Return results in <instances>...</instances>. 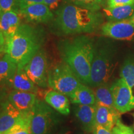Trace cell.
Masks as SVG:
<instances>
[{"label":"cell","instance_id":"obj_1","mask_svg":"<svg viewBox=\"0 0 134 134\" xmlns=\"http://www.w3.org/2000/svg\"><path fill=\"white\" fill-rule=\"evenodd\" d=\"M63 61L70 67L80 81L90 85L95 46L86 36L63 41L60 46Z\"/></svg>","mask_w":134,"mask_h":134},{"label":"cell","instance_id":"obj_2","mask_svg":"<svg viewBox=\"0 0 134 134\" xmlns=\"http://www.w3.org/2000/svg\"><path fill=\"white\" fill-rule=\"evenodd\" d=\"M43 38L42 30L21 24L13 36L6 41L4 53L18 67H24L41 49Z\"/></svg>","mask_w":134,"mask_h":134},{"label":"cell","instance_id":"obj_3","mask_svg":"<svg viewBox=\"0 0 134 134\" xmlns=\"http://www.w3.org/2000/svg\"><path fill=\"white\" fill-rule=\"evenodd\" d=\"M55 23L65 34L91 33L102 24L103 16L98 11L69 4L58 9Z\"/></svg>","mask_w":134,"mask_h":134},{"label":"cell","instance_id":"obj_4","mask_svg":"<svg viewBox=\"0 0 134 134\" xmlns=\"http://www.w3.org/2000/svg\"><path fill=\"white\" fill-rule=\"evenodd\" d=\"M117 66L115 52L109 46L95 47L94 55L91 65L90 86L96 87L108 84Z\"/></svg>","mask_w":134,"mask_h":134},{"label":"cell","instance_id":"obj_5","mask_svg":"<svg viewBox=\"0 0 134 134\" xmlns=\"http://www.w3.org/2000/svg\"><path fill=\"white\" fill-rule=\"evenodd\" d=\"M81 84L78 77L64 62L55 65L48 71V86L68 97Z\"/></svg>","mask_w":134,"mask_h":134},{"label":"cell","instance_id":"obj_6","mask_svg":"<svg viewBox=\"0 0 134 134\" xmlns=\"http://www.w3.org/2000/svg\"><path fill=\"white\" fill-rule=\"evenodd\" d=\"M53 112L44 102L37 99L31 110L30 129L31 134H48L53 123Z\"/></svg>","mask_w":134,"mask_h":134},{"label":"cell","instance_id":"obj_7","mask_svg":"<svg viewBox=\"0 0 134 134\" xmlns=\"http://www.w3.org/2000/svg\"><path fill=\"white\" fill-rule=\"evenodd\" d=\"M27 75L37 86L46 88L48 85V61L46 53L40 49L24 66Z\"/></svg>","mask_w":134,"mask_h":134},{"label":"cell","instance_id":"obj_8","mask_svg":"<svg viewBox=\"0 0 134 134\" xmlns=\"http://www.w3.org/2000/svg\"><path fill=\"white\" fill-rule=\"evenodd\" d=\"M115 108L120 114H124L134 109V103L131 92L123 78L115 80L110 86Z\"/></svg>","mask_w":134,"mask_h":134},{"label":"cell","instance_id":"obj_9","mask_svg":"<svg viewBox=\"0 0 134 134\" xmlns=\"http://www.w3.org/2000/svg\"><path fill=\"white\" fill-rule=\"evenodd\" d=\"M103 36L124 41L134 40V25L130 19L119 21H109L101 27Z\"/></svg>","mask_w":134,"mask_h":134},{"label":"cell","instance_id":"obj_10","mask_svg":"<svg viewBox=\"0 0 134 134\" xmlns=\"http://www.w3.org/2000/svg\"><path fill=\"white\" fill-rule=\"evenodd\" d=\"M21 16L32 23H47L53 18L51 9L45 3H35L19 8L18 9Z\"/></svg>","mask_w":134,"mask_h":134},{"label":"cell","instance_id":"obj_11","mask_svg":"<svg viewBox=\"0 0 134 134\" xmlns=\"http://www.w3.org/2000/svg\"><path fill=\"white\" fill-rule=\"evenodd\" d=\"M21 113L8 101H6L0 107V134H4L11 129L23 117Z\"/></svg>","mask_w":134,"mask_h":134},{"label":"cell","instance_id":"obj_12","mask_svg":"<svg viewBox=\"0 0 134 134\" xmlns=\"http://www.w3.org/2000/svg\"><path fill=\"white\" fill-rule=\"evenodd\" d=\"M8 100L21 113H27L31 111L36 103V94L14 90L9 93Z\"/></svg>","mask_w":134,"mask_h":134},{"label":"cell","instance_id":"obj_13","mask_svg":"<svg viewBox=\"0 0 134 134\" xmlns=\"http://www.w3.org/2000/svg\"><path fill=\"white\" fill-rule=\"evenodd\" d=\"M96 105L78 104L75 108L76 117L88 133L93 132L96 126Z\"/></svg>","mask_w":134,"mask_h":134},{"label":"cell","instance_id":"obj_14","mask_svg":"<svg viewBox=\"0 0 134 134\" xmlns=\"http://www.w3.org/2000/svg\"><path fill=\"white\" fill-rule=\"evenodd\" d=\"M21 16L19 11L13 9L0 16V31L4 35L5 41L13 36L21 25Z\"/></svg>","mask_w":134,"mask_h":134},{"label":"cell","instance_id":"obj_15","mask_svg":"<svg viewBox=\"0 0 134 134\" xmlns=\"http://www.w3.org/2000/svg\"><path fill=\"white\" fill-rule=\"evenodd\" d=\"M96 125H99L112 131L117 120L120 119V113L115 108L96 104Z\"/></svg>","mask_w":134,"mask_h":134},{"label":"cell","instance_id":"obj_16","mask_svg":"<svg viewBox=\"0 0 134 134\" xmlns=\"http://www.w3.org/2000/svg\"><path fill=\"white\" fill-rule=\"evenodd\" d=\"M11 87L14 90L37 93L38 86L29 78L24 69V67H17L16 71L11 81Z\"/></svg>","mask_w":134,"mask_h":134},{"label":"cell","instance_id":"obj_17","mask_svg":"<svg viewBox=\"0 0 134 134\" xmlns=\"http://www.w3.org/2000/svg\"><path fill=\"white\" fill-rule=\"evenodd\" d=\"M46 103L63 115L70 114V100L66 95L55 90L47 91L44 96Z\"/></svg>","mask_w":134,"mask_h":134},{"label":"cell","instance_id":"obj_18","mask_svg":"<svg viewBox=\"0 0 134 134\" xmlns=\"http://www.w3.org/2000/svg\"><path fill=\"white\" fill-rule=\"evenodd\" d=\"M17 65L5 53L0 57V87L11 88V81L17 69Z\"/></svg>","mask_w":134,"mask_h":134},{"label":"cell","instance_id":"obj_19","mask_svg":"<svg viewBox=\"0 0 134 134\" xmlns=\"http://www.w3.org/2000/svg\"><path fill=\"white\" fill-rule=\"evenodd\" d=\"M72 103L82 105H96L94 91L85 85H81L69 96Z\"/></svg>","mask_w":134,"mask_h":134},{"label":"cell","instance_id":"obj_20","mask_svg":"<svg viewBox=\"0 0 134 134\" xmlns=\"http://www.w3.org/2000/svg\"><path fill=\"white\" fill-rule=\"evenodd\" d=\"M104 14L110 21H119L129 19L134 13V4L114 8H104Z\"/></svg>","mask_w":134,"mask_h":134},{"label":"cell","instance_id":"obj_21","mask_svg":"<svg viewBox=\"0 0 134 134\" xmlns=\"http://www.w3.org/2000/svg\"><path fill=\"white\" fill-rule=\"evenodd\" d=\"M95 88L94 93L96 97V104L115 108L110 86H109L108 84H103Z\"/></svg>","mask_w":134,"mask_h":134},{"label":"cell","instance_id":"obj_22","mask_svg":"<svg viewBox=\"0 0 134 134\" xmlns=\"http://www.w3.org/2000/svg\"><path fill=\"white\" fill-rule=\"evenodd\" d=\"M120 78H123L126 82L134 103V58H127L121 67L120 73Z\"/></svg>","mask_w":134,"mask_h":134},{"label":"cell","instance_id":"obj_23","mask_svg":"<svg viewBox=\"0 0 134 134\" xmlns=\"http://www.w3.org/2000/svg\"><path fill=\"white\" fill-rule=\"evenodd\" d=\"M31 111L24 113L23 117L11 129L4 134H31L30 129V119Z\"/></svg>","mask_w":134,"mask_h":134},{"label":"cell","instance_id":"obj_24","mask_svg":"<svg viewBox=\"0 0 134 134\" xmlns=\"http://www.w3.org/2000/svg\"><path fill=\"white\" fill-rule=\"evenodd\" d=\"M70 2L79 7L96 11H98L103 5V0H70Z\"/></svg>","mask_w":134,"mask_h":134},{"label":"cell","instance_id":"obj_25","mask_svg":"<svg viewBox=\"0 0 134 134\" xmlns=\"http://www.w3.org/2000/svg\"><path fill=\"white\" fill-rule=\"evenodd\" d=\"M113 134H134L133 130L123 123L119 119L112 130Z\"/></svg>","mask_w":134,"mask_h":134},{"label":"cell","instance_id":"obj_26","mask_svg":"<svg viewBox=\"0 0 134 134\" xmlns=\"http://www.w3.org/2000/svg\"><path fill=\"white\" fill-rule=\"evenodd\" d=\"M13 9L16 10V0H0V16Z\"/></svg>","mask_w":134,"mask_h":134},{"label":"cell","instance_id":"obj_27","mask_svg":"<svg viewBox=\"0 0 134 134\" xmlns=\"http://www.w3.org/2000/svg\"><path fill=\"white\" fill-rule=\"evenodd\" d=\"M132 4H134V0H108V7L114 8Z\"/></svg>","mask_w":134,"mask_h":134},{"label":"cell","instance_id":"obj_28","mask_svg":"<svg viewBox=\"0 0 134 134\" xmlns=\"http://www.w3.org/2000/svg\"><path fill=\"white\" fill-rule=\"evenodd\" d=\"M44 3V0H16V10L19 8L35 3Z\"/></svg>","mask_w":134,"mask_h":134},{"label":"cell","instance_id":"obj_29","mask_svg":"<svg viewBox=\"0 0 134 134\" xmlns=\"http://www.w3.org/2000/svg\"><path fill=\"white\" fill-rule=\"evenodd\" d=\"M93 134H113V132L100 125H96Z\"/></svg>","mask_w":134,"mask_h":134},{"label":"cell","instance_id":"obj_30","mask_svg":"<svg viewBox=\"0 0 134 134\" xmlns=\"http://www.w3.org/2000/svg\"><path fill=\"white\" fill-rule=\"evenodd\" d=\"M8 90L0 87V105L8 100Z\"/></svg>","mask_w":134,"mask_h":134},{"label":"cell","instance_id":"obj_31","mask_svg":"<svg viewBox=\"0 0 134 134\" xmlns=\"http://www.w3.org/2000/svg\"><path fill=\"white\" fill-rule=\"evenodd\" d=\"M61 0H44V3L49 7L51 10L56 9L58 7Z\"/></svg>","mask_w":134,"mask_h":134},{"label":"cell","instance_id":"obj_32","mask_svg":"<svg viewBox=\"0 0 134 134\" xmlns=\"http://www.w3.org/2000/svg\"><path fill=\"white\" fill-rule=\"evenodd\" d=\"M5 37L3 34L0 31V57L3 55V53H4V47H5Z\"/></svg>","mask_w":134,"mask_h":134},{"label":"cell","instance_id":"obj_33","mask_svg":"<svg viewBox=\"0 0 134 134\" xmlns=\"http://www.w3.org/2000/svg\"><path fill=\"white\" fill-rule=\"evenodd\" d=\"M129 19H130V21H131V23H132V24L134 25V13H133V14L132 15V17L130 18Z\"/></svg>","mask_w":134,"mask_h":134},{"label":"cell","instance_id":"obj_34","mask_svg":"<svg viewBox=\"0 0 134 134\" xmlns=\"http://www.w3.org/2000/svg\"><path fill=\"white\" fill-rule=\"evenodd\" d=\"M133 129H134V113L133 114Z\"/></svg>","mask_w":134,"mask_h":134},{"label":"cell","instance_id":"obj_35","mask_svg":"<svg viewBox=\"0 0 134 134\" xmlns=\"http://www.w3.org/2000/svg\"><path fill=\"white\" fill-rule=\"evenodd\" d=\"M0 107H1V105H0Z\"/></svg>","mask_w":134,"mask_h":134}]
</instances>
